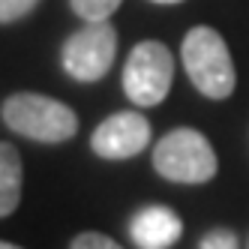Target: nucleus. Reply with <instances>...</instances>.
<instances>
[{"instance_id":"1","label":"nucleus","mask_w":249,"mask_h":249,"mask_svg":"<svg viewBox=\"0 0 249 249\" xmlns=\"http://www.w3.org/2000/svg\"><path fill=\"white\" fill-rule=\"evenodd\" d=\"M0 114H3V123L12 132L42 141V144H60V141H69L78 132L75 111L69 105L39 93H12L3 102Z\"/></svg>"},{"instance_id":"2","label":"nucleus","mask_w":249,"mask_h":249,"mask_svg":"<svg viewBox=\"0 0 249 249\" xmlns=\"http://www.w3.org/2000/svg\"><path fill=\"white\" fill-rule=\"evenodd\" d=\"M183 66L189 81L207 99H228L234 93V60L228 45L213 27H192L183 39Z\"/></svg>"},{"instance_id":"3","label":"nucleus","mask_w":249,"mask_h":249,"mask_svg":"<svg viewBox=\"0 0 249 249\" xmlns=\"http://www.w3.org/2000/svg\"><path fill=\"white\" fill-rule=\"evenodd\" d=\"M153 168L174 183H207L216 174V153L195 129H174L153 147Z\"/></svg>"},{"instance_id":"4","label":"nucleus","mask_w":249,"mask_h":249,"mask_svg":"<svg viewBox=\"0 0 249 249\" xmlns=\"http://www.w3.org/2000/svg\"><path fill=\"white\" fill-rule=\"evenodd\" d=\"M171 78H174L171 51L162 42L147 39V42H138L126 60L123 90L135 105L150 108V105H159L165 99V93L171 90Z\"/></svg>"},{"instance_id":"5","label":"nucleus","mask_w":249,"mask_h":249,"mask_svg":"<svg viewBox=\"0 0 249 249\" xmlns=\"http://www.w3.org/2000/svg\"><path fill=\"white\" fill-rule=\"evenodd\" d=\"M117 54V30L108 21H90L63 42V69L78 81H99Z\"/></svg>"},{"instance_id":"6","label":"nucleus","mask_w":249,"mask_h":249,"mask_svg":"<svg viewBox=\"0 0 249 249\" xmlns=\"http://www.w3.org/2000/svg\"><path fill=\"white\" fill-rule=\"evenodd\" d=\"M147 141H150L147 117H141L135 111H120V114H111L108 120H102L96 126V132L90 138V147L102 159H129V156L144 150Z\"/></svg>"},{"instance_id":"7","label":"nucleus","mask_w":249,"mask_h":249,"mask_svg":"<svg viewBox=\"0 0 249 249\" xmlns=\"http://www.w3.org/2000/svg\"><path fill=\"white\" fill-rule=\"evenodd\" d=\"M183 231L180 216L171 207H144L135 213L129 234L141 249H168Z\"/></svg>"},{"instance_id":"8","label":"nucleus","mask_w":249,"mask_h":249,"mask_svg":"<svg viewBox=\"0 0 249 249\" xmlns=\"http://www.w3.org/2000/svg\"><path fill=\"white\" fill-rule=\"evenodd\" d=\"M21 201V156L12 144L0 141V216L18 207Z\"/></svg>"},{"instance_id":"9","label":"nucleus","mask_w":249,"mask_h":249,"mask_svg":"<svg viewBox=\"0 0 249 249\" xmlns=\"http://www.w3.org/2000/svg\"><path fill=\"white\" fill-rule=\"evenodd\" d=\"M120 6V0H72V9L84 21H105Z\"/></svg>"},{"instance_id":"10","label":"nucleus","mask_w":249,"mask_h":249,"mask_svg":"<svg viewBox=\"0 0 249 249\" xmlns=\"http://www.w3.org/2000/svg\"><path fill=\"white\" fill-rule=\"evenodd\" d=\"M69 249H123L117 240H111L108 234H99V231H84L72 240Z\"/></svg>"},{"instance_id":"11","label":"nucleus","mask_w":249,"mask_h":249,"mask_svg":"<svg viewBox=\"0 0 249 249\" xmlns=\"http://www.w3.org/2000/svg\"><path fill=\"white\" fill-rule=\"evenodd\" d=\"M39 0H0V24H9V21H18L36 6Z\"/></svg>"},{"instance_id":"12","label":"nucleus","mask_w":249,"mask_h":249,"mask_svg":"<svg viewBox=\"0 0 249 249\" xmlns=\"http://www.w3.org/2000/svg\"><path fill=\"white\" fill-rule=\"evenodd\" d=\"M201 249H237V237L228 228H213L210 234H204Z\"/></svg>"},{"instance_id":"13","label":"nucleus","mask_w":249,"mask_h":249,"mask_svg":"<svg viewBox=\"0 0 249 249\" xmlns=\"http://www.w3.org/2000/svg\"><path fill=\"white\" fill-rule=\"evenodd\" d=\"M0 249H21V246H15V243H6V240H0Z\"/></svg>"},{"instance_id":"14","label":"nucleus","mask_w":249,"mask_h":249,"mask_svg":"<svg viewBox=\"0 0 249 249\" xmlns=\"http://www.w3.org/2000/svg\"><path fill=\"white\" fill-rule=\"evenodd\" d=\"M156 3H180V0H156Z\"/></svg>"}]
</instances>
